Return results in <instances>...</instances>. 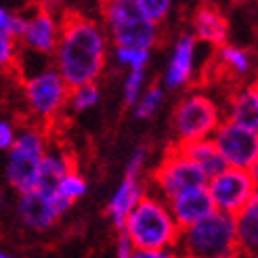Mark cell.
<instances>
[{
    "label": "cell",
    "instance_id": "11",
    "mask_svg": "<svg viewBox=\"0 0 258 258\" xmlns=\"http://www.w3.org/2000/svg\"><path fill=\"white\" fill-rule=\"evenodd\" d=\"M145 158H147V149L143 145L137 147L131 162H128V166H126L122 183L118 185V189H115V193L111 196V200L107 204V214H109L113 227L118 231H122L126 216L131 214V210L141 202V198L145 196L143 180H141V172H143Z\"/></svg>",
    "mask_w": 258,
    "mask_h": 258
},
{
    "label": "cell",
    "instance_id": "17",
    "mask_svg": "<svg viewBox=\"0 0 258 258\" xmlns=\"http://www.w3.org/2000/svg\"><path fill=\"white\" fill-rule=\"evenodd\" d=\"M225 120L246 126L250 131H258V88L256 84H248L239 88L229 99L227 111L223 113Z\"/></svg>",
    "mask_w": 258,
    "mask_h": 258
},
{
    "label": "cell",
    "instance_id": "26",
    "mask_svg": "<svg viewBox=\"0 0 258 258\" xmlns=\"http://www.w3.org/2000/svg\"><path fill=\"white\" fill-rule=\"evenodd\" d=\"M23 23H25V15H19V13H13L5 7H0V36L19 40V36L23 32Z\"/></svg>",
    "mask_w": 258,
    "mask_h": 258
},
{
    "label": "cell",
    "instance_id": "28",
    "mask_svg": "<svg viewBox=\"0 0 258 258\" xmlns=\"http://www.w3.org/2000/svg\"><path fill=\"white\" fill-rule=\"evenodd\" d=\"M145 84V70H128L126 82H124V101L126 105L135 107V103L139 101L141 93H143Z\"/></svg>",
    "mask_w": 258,
    "mask_h": 258
},
{
    "label": "cell",
    "instance_id": "9",
    "mask_svg": "<svg viewBox=\"0 0 258 258\" xmlns=\"http://www.w3.org/2000/svg\"><path fill=\"white\" fill-rule=\"evenodd\" d=\"M70 90L72 88L53 68H44L42 72L30 76L23 84L25 101L32 113L42 122H53L63 111V107L68 105Z\"/></svg>",
    "mask_w": 258,
    "mask_h": 258
},
{
    "label": "cell",
    "instance_id": "20",
    "mask_svg": "<svg viewBox=\"0 0 258 258\" xmlns=\"http://www.w3.org/2000/svg\"><path fill=\"white\" fill-rule=\"evenodd\" d=\"M178 149L206 174V178H212L227 168L221 153L216 151V147L210 139L208 141H196V143H183V145H178Z\"/></svg>",
    "mask_w": 258,
    "mask_h": 258
},
{
    "label": "cell",
    "instance_id": "13",
    "mask_svg": "<svg viewBox=\"0 0 258 258\" xmlns=\"http://www.w3.org/2000/svg\"><path fill=\"white\" fill-rule=\"evenodd\" d=\"M61 34V17H57L48 7H38L32 15H25L23 32L19 42L34 55H53Z\"/></svg>",
    "mask_w": 258,
    "mask_h": 258
},
{
    "label": "cell",
    "instance_id": "33",
    "mask_svg": "<svg viewBox=\"0 0 258 258\" xmlns=\"http://www.w3.org/2000/svg\"><path fill=\"white\" fill-rule=\"evenodd\" d=\"M0 258H15V256H11V254H5V252H0Z\"/></svg>",
    "mask_w": 258,
    "mask_h": 258
},
{
    "label": "cell",
    "instance_id": "22",
    "mask_svg": "<svg viewBox=\"0 0 258 258\" xmlns=\"http://www.w3.org/2000/svg\"><path fill=\"white\" fill-rule=\"evenodd\" d=\"M86 191H88V183H86V178H84L78 170L68 172V174L57 183V187H55L57 196L63 198L66 202H70V204H74L76 200L84 198Z\"/></svg>",
    "mask_w": 258,
    "mask_h": 258
},
{
    "label": "cell",
    "instance_id": "6",
    "mask_svg": "<svg viewBox=\"0 0 258 258\" xmlns=\"http://www.w3.org/2000/svg\"><path fill=\"white\" fill-rule=\"evenodd\" d=\"M46 151V137L38 126H25L15 135L7 160V178L13 189L25 193L36 187L38 166Z\"/></svg>",
    "mask_w": 258,
    "mask_h": 258
},
{
    "label": "cell",
    "instance_id": "29",
    "mask_svg": "<svg viewBox=\"0 0 258 258\" xmlns=\"http://www.w3.org/2000/svg\"><path fill=\"white\" fill-rule=\"evenodd\" d=\"M17 61V40L0 36V72L15 66Z\"/></svg>",
    "mask_w": 258,
    "mask_h": 258
},
{
    "label": "cell",
    "instance_id": "23",
    "mask_svg": "<svg viewBox=\"0 0 258 258\" xmlns=\"http://www.w3.org/2000/svg\"><path fill=\"white\" fill-rule=\"evenodd\" d=\"M164 95L166 90L162 86H151L149 90H143L139 101L135 103V115L139 120H149L151 115H156L164 103Z\"/></svg>",
    "mask_w": 258,
    "mask_h": 258
},
{
    "label": "cell",
    "instance_id": "15",
    "mask_svg": "<svg viewBox=\"0 0 258 258\" xmlns=\"http://www.w3.org/2000/svg\"><path fill=\"white\" fill-rule=\"evenodd\" d=\"M196 48L198 40L191 34H180L174 42L172 57L168 61V68L164 72V86L176 90L191 82L193 70H196Z\"/></svg>",
    "mask_w": 258,
    "mask_h": 258
},
{
    "label": "cell",
    "instance_id": "31",
    "mask_svg": "<svg viewBox=\"0 0 258 258\" xmlns=\"http://www.w3.org/2000/svg\"><path fill=\"white\" fill-rule=\"evenodd\" d=\"M131 258H180L174 250H162V252H143V250H135Z\"/></svg>",
    "mask_w": 258,
    "mask_h": 258
},
{
    "label": "cell",
    "instance_id": "8",
    "mask_svg": "<svg viewBox=\"0 0 258 258\" xmlns=\"http://www.w3.org/2000/svg\"><path fill=\"white\" fill-rule=\"evenodd\" d=\"M212 143L227 168L256 172L258 166V131L223 120L212 135Z\"/></svg>",
    "mask_w": 258,
    "mask_h": 258
},
{
    "label": "cell",
    "instance_id": "32",
    "mask_svg": "<svg viewBox=\"0 0 258 258\" xmlns=\"http://www.w3.org/2000/svg\"><path fill=\"white\" fill-rule=\"evenodd\" d=\"M133 252H135L133 243L120 233V237H118V246H115V258H131Z\"/></svg>",
    "mask_w": 258,
    "mask_h": 258
},
{
    "label": "cell",
    "instance_id": "34",
    "mask_svg": "<svg viewBox=\"0 0 258 258\" xmlns=\"http://www.w3.org/2000/svg\"><path fill=\"white\" fill-rule=\"evenodd\" d=\"M0 208H3V200H0Z\"/></svg>",
    "mask_w": 258,
    "mask_h": 258
},
{
    "label": "cell",
    "instance_id": "10",
    "mask_svg": "<svg viewBox=\"0 0 258 258\" xmlns=\"http://www.w3.org/2000/svg\"><path fill=\"white\" fill-rule=\"evenodd\" d=\"M206 183H208L206 174L178 149V145L166 153V158L153 172V185L158 189V196L166 202L178 193L206 187Z\"/></svg>",
    "mask_w": 258,
    "mask_h": 258
},
{
    "label": "cell",
    "instance_id": "1",
    "mask_svg": "<svg viewBox=\"0 0 258 258\" xmlns=\"http://www.w3.org/2000/svg\"><path fill=\"white\" fill-rule=\"evenodd\" d=\"M53 55V70L70 88L97 84L109 55V40L101 21L78 11L63 13L59 42Z\"/></svg>",
    "mask_w": 258,
    "mask_h": 258
},
{
    "label": "cell",
    "instance_id": "30",
    "mask_svg": "<svg viewBox=\"0 0 258 258\" xmlns=\"http://www.w3.org/2000/svg\"><path fill=\"white\" fill-rule=\"evenodd\" d=\"M15 128H13L11 122H0V149H11L13 143H15Z\"/></svg>",
    "mask_w": 258,
    "mask_h": 258
},
{
    "label": "cell",
    "instance_id": "16",
    "mask_svg": "<svg viewBox=\"0 0 258 258\" xmlns=\"http://www.w3.org/2000/svg\"><path fill=\"white\" fill-rule=\"evenodd\" d=\"M193 25V38L202 40L212 46H223L227 44L229 38V19L225 13L214 7V5H200L191 17Z\"/></svg>",
    "mask_w": 258,
    "mask_h": 258
},
{
    "label": "cell",
    "instance_id": "5",
    "mask_svg": "<svg viewBox=\"0 0 258 258\" xmlns=\"http://www.w3.org/2000/svg\"><path fill=\"white\" fill-rule=\"evenodd\" d=\"M225 120L221 105L206 93H189L178 101L172 115L178 145L208 141Z\"/></svg>",
    "mask_w": 258,
    "mask_h": 258
},
{
    "label": "cell",
    "instance_id": "24",
    "mask_svg": "<svg viewBox=\"0 0 258 258\" xmlns=\"http://www.w3.org/2000/svg\"><path fill=\"white\" fill-rule=\"evenodd\" d=\"M101 99V90L97 84H84L78 88H72L70 90V97H68V105L76 111V113H82L90 107H95Z\"/></svg>",
    "mask_w": 258,
    "mask_h": 258
},
{
    "label": "cell",
    "instance_id": "18",
    "mask_svg": "<svg viewBox=\"0 0 258 258\" xmlns=\"http://www.w3.org/2000/svg\"><path fill=\"white\" fill-rule=\"evenodd\" d=\"M235 237L239 258H256L258 254V198H254L239 214H235Z\"/></svg>",
    "mask_w": 258,
    "mask_h": 258
},
{
    "label": "cell",
    "instance_id": "25",
    "mask_svg": "<svg viewBox=\"0 0 258 258\" xmlns=\"http://www.w3.org/2000/svg\"><path fill=\"white\" fill-rule=\"evenodd\" d=\"M137 9L149 23L160 28V23L170 15L172 3H168V0H137Z\"/></svg>",
    "mask_w": 258,
    "mask_h": 258
},
{
    "label": "cell",
    "instance_id": "7",
    "mask_svg": "<svg viewBox=\"0 0 258 258\" xmlns=\"http://www.w3.org/2000/svg\"><path fill=\"white\" fill-rule=\"evenodd\" d=\"M256 189H258L256 172L237 170V168H225L216 176L208 178V183H206V191H208V196L214 204V210L231 216L239 214L254 198H258Z\"/></svg>",
    "mask_w": 258,
    "mask_h": 258
},
{
    "label": "cell",
    "instance_id": "2",
    "mask_svg": "<svg viewBox=\"0 0 258 258\" xmlns=\"http://www.w3.org/2000/svg\"><path fill=\"white\" fill-rule=\"evenodd\" d=\"M120 233L133 243L135 250L162 252L174 250L180 229L170 214L168 202L158 193L143 196L141 202L126 216Z\"/></svg>",
    "mask_w": 258,
    "mask_h": 258
},
{
    "label": "cell",
    "instance_id": "19",
    "mask_svg": "<svg viewBox=\"0 0 258 258\" xmlns=\"http://www.w3.org/2000/svg\"><path fill=\"white\" fill-rule=\"evenodd\" d=\"M72 170H76V168H74V160L68 153L59 151V149H50L44 153L40 166H38L36 187L46 189V191H55L59 180Z\"/></svg>",
    "mask_w": 258,
    "mask_h": 258
},
{
    "label": "cell",
    "instance_id": "4",
    "mask_svg": "<svg viewBox=\"0 0 258 258\" xmlns=\"http://www.w3.org/2000/svg\"><path fill=\"white\" fill-rule=\"evenodd\" d=\"M103 30L113 48L147 50L158 44L160 28L149 23L137 9V0H109L101 7Z\"/></svg>",
    "mask_w": 258,
    "mask_h": 258
},
{
    "label": "cell",
    "instance_id": "12",
    "mask_svg": "<svg viewBox=\"0 0 258 258\" xmlns=\"http://www.w3.org/2000/svg\"><path fill=\"white\" fill-rule=\"evenodd\" d=\"M72 208V204L59 198L55 191L34 187L25 193H19L17 210L23 225L34 231H46Z\"/></svg>",
    "mask_w": 258,
    "mask_h": 258
},
{
    "label": "cell",
    "instance_id": "14",
    "mask_svg": "<svg viewBox=\"0 0 258 258\" xmlns=\"http://www.w3.org/2000/svg\"><path fill=\"white\" fill-rule=\"evenodd\" d=\"M168 208H170V214L176 221L180 231L206 221V218L216 212L206 187L178 193L172 200H168Z\"/></svg>",
    "mask_w": 258,
    "mask_h": 258
},
{
    "label": "cell",
    "instance_id": "3",
    "mask_svg": "<svg viewBox=\"0 0 258 258\" xmlns=\"http://www.w3.org/2000/svg\"><path fill=\"white\" fill-rule=\"evenodd\" d=\"M174 252L180 258H239L235 216L214 212L206 221L183 229Z\"/></svg>",
    "mask_w": 258,
    "mask_h": 258
},
{
    "label": "cell",
    "instance_id": "21",
    "mask_svg": "<svg viewBox=\"0 0 258 258\" xmlns=\"http://www.w3.org/2000/svg\"><path fill=\"white\" fill-rule=\"evenodd\" d=\"M218 59L233 76H248L252 70L250 53L235 44H223L221 50H218Z\"/></svg>",
    "mask_w": 258,
    "mask_h": 258
},
{
    "label": "cell",
    "instance_id": "27",
    "mask_svg": "<svg viewBox=\"0 0 258 258\" xmlns=\"http://www.w3.org/2000/svg\"><path fill=\"white\" fill-rule=\"evenodd\" d=\"M113 55L118 63L126 66L128 70H147V63L151 53L147 50H137V48H113Z\"/></svg>",
    "mask_w": 258,
    "mask_h": 258
}]
</instances>
